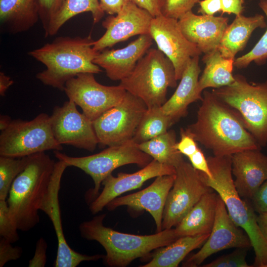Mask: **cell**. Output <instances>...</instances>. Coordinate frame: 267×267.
<instances>
[{
  "mask_svg": "<svg viewBox=\"0 0 267 267\" xmlns=\"http://www.w3.org/2000/svg\"><path fill=\"white\" fill-rule=\"evenodd\" d=\"M201 101L196 120L185 129L197 142L216 156L261 149L234 110L207 90Z\"/></svg>",
  "mask_w": 267,
  "mask_h": 267,
  "instance_id": "1",
  "label": "cell"
},
{
  "mask_svg": "<svg viewBox=\"0 0 267 267\" xmlns=\"http://www.w3.org/2000/svg\"><path fill=\"white\" fill-rule=\"evenodd\" d=\"M94 41L90 36L59 37L28 54L43 64L46 69L36 78L43 84L64 89L66 82L79 74H99L101 68L93 63L98 53L93 47Z\"/></svg>",
  "mask_w": 267,
  "mask_h": 267,
  "instance_id": "2",
  "label": "cell"
},
{
  "mask_svg": "<svg viewBox=\"0 0 267 267\" xmlns=\"http://www.w3.org/2000/svg\"><path fill=\"white\" fill-rule=\"evenodd\" d=\"M55 164L44 152L29 155L14 180L6 201L18 230L28 231L39 223V211L44 212L48 204Z\"/></svg>",
  "mask_w": 267,
  "mask_h": 267,
  "instance_id": "3",
  "label": "cell"
},
{
  "mask_svg": "<svg viewBox=\"0 0 267 267\" xmlns=\"http://www.w3.org/2000/svg\"><path fill=\"white\" fill-rule=\"evenodd\" d=\"M106 214L96 216L82 222L79 227L81 236L98 242L104 249L105 265L125 267L136 259L146 257L155 249L163 247L178 237L175 228L163 229L151 235H140L123 233L105 226Z\"/></svg>",
  "mask_w": 267,
  "mask_h": 267,
  "instance_id": "4",
  "label": "cell"
},
{
  "mask_svg": "<svg viewBox=\"0 0 267 267\" xmlns=\"http://www.w3.org/2000/svg\"><path fill=\"white\" fill-rule=\"evenodd\" d=\"M213 178L199 171L204 182L223 201L233 222L248 236L255 251L254 266L267 267V241L257 221L251 203L241 199L234 184L231 171V156H209L207 158Z\"/></svg>",
  "mask_w": 267,
  "mask_h": 267,
  "instance_id": "5",
  "label": "cell"
},
{
  "mask_svg": "<svg viewBox=\"0 0 267 267\" xmlns=\"http://www.w3.org/2000/svg\"><path fill=\"white\" fill-rule=\"evenodd\" d=\"M177 80L173 64L158 48H149L132 73L120 81L125 90L141 99L147 108L162 106L167 100L169 88Z\"/></svg>",
  "mask_w": 267,
  "mask_h": 267,
  "instance_id": "6",
  "label": "cell"
},
{
  "mask_svg": "<svg viewBox=\"0 0 267 267\" xmlns=\"http://www.w3.org/2000/svg\"><path fill=\"white\" fill-rule=\"evenodd\" d=\"M230 85L212 92L234 110L247 131L261 147L267 145V81L250 83L242 75H234Z\"/></svg>",
  "mask_w": 267,
  "mask_h": 267,
  "instance_id": "7",
  "label": "cell"
},
{
  "mask_svg": "<svg viewBox=\"0 0 267 267\" xmlns=\"http://www.w3.org/2000/svg\"><path fill=\"white\" fill-rule=\"evenodd\" d=\"M54 154L58 160L65 162L68 167L78 168L91 178L94 187L85 194L86 201L89 203L99 194L103 181L116 169L132 164L144 167L153 160L149 155L140 150L132 139L86 156L72 157L60 151H54Z\"/></svg>",
  "mask_w": 267,
  "mask_h": 267,
  "instance_id": "8",
  "label": "cell"
},
{
  "mask_svg": "<svg viewBox=\"0 0 267 267\" xmlns=\"http://www.w3.org/2000/svg\"><path fill=\"white\" fill-rule=\"evenodd\" d=\"M53 134L50 116L42 113L30 121L12 120L0 134V156L22 157L48 150L61 151Z\"/></svg>",
  "mask_w": 267,
  "mask_h": 267,
  "instance_id": "9",
  "label": "cell"
},
{
  "mask_svg": "<svg viewBox=\"0 0 267 267\" xmlns=\"http://www.w3.org/2000/svg\"><path fill=\"white\" fill-rule=\"evenodd\" d=\"M147 109L141 99L127 91L119 104L92 122L99 144L110 146L132 140Z\"/></svg>",
  "mask_w": 267,
  "mask_h": 267,
  "instance_id": "10",
  "label": "cell"
},
{
  "mask_svg": "<svg viewBox=\"0 0 267 267\" xmlns=\"http://www.w3.org/2000/svg\"><path fill=\"white\" fill-rule=\"evenodd\" d=\"M176 169L164 210L162 230L176 227L204 194L213 190L190 163L184 160Z\"/></svg>",
  "mask_w": 267,
  "mask_h": 267,
  "instance_id": "11",
  "label": "cell"
},
{
  "mask_svg": "<svg viewBox=\"0 0 267 267\" xmlns=\"http://www.w3.org/2000/svg\"><path fill=\"white\" fill-rule=\"evenodd\" d=\"M64 91L92 122L119 104L127 92L120 84L107 86L99 84L90 73L79 74L68 81Z\"/></svg>",
  "mask_w": 267,
  "mask_h": 267,
  "instance_id": "12",
  "label": "cell"
},
{
  "mask_svg": "<svg viewBox=\"0 0 267 267\" xmlns=\"http://www.w3.org/2000/svg\"><path fill=\"white\" fill-rule=\"evenodd\" d=\"M71 99L54 107L50 116L51 130L60 144L93 151L98 143L93 122L77 108Z\"/></svg>",
  "mask_w": 267,
  "mask_h": 267,
  "instance_id": "13",
  "label": "cell"
},
{
  "mask_svg": "<svg viewBox=\"0 0 267 267\" xmlns=\"http://www.w3.org/2000/svg\"><path fill=\"white\" fill-rule=\"evenodd\" d=\"M149 35L155 42L158 49L173 64L177 80L180 79L190 59L202 54L197 47L184 36L177 19L162 14L153 17Z\"/></svg>",
  "mask_w": 267,
  "mask_h": 267,
  "instance_id": "14",
  "label": "cell"
},
{
  "mask_svg": "<svg viewBox=\"0 0 267 267\" xmlns=\"http://www.w3.org/2000/svg\"><path fill=\"white\" fill-rule=\"evenodd\" d=\"M250 247L252 245L248 236L232 221L223 201L219 195L215 222L208 238L201 248L188 258L182 266L197 267L209 256L223 250L247 249Z\"/></svg>",
  "mask_w": 267,
  "mask_h": 267,
  "instance_id": "15",
  "label": "cell"
},
{
  "mask_svg": "<svg viewBox=\"0 0 267 267\" xmlns=\"http://www.w3.org/2000/svg\"><path fill=\"white\" fill-rule=\"evenodd\" d=\"M153 17L147 11L129 1L116 16H109L103 21L106 31L94 41V49L99 52L133 36L149 34Z\"/></svg>",
  "mask_w": 267,
  "mask_h": 267,
  "instance_id": "16",
  "label": "cell"
},
{
  "mask_svg": "<svg viewBox=\"0 0 267 267\" xmlns=\"http://www.w3.org/2000/svg\"><path fill=\"white\" fill-rule=\"evenodd\" d=\"M68 167L62 161L55 162L50 185L48 202L44 213L51 221L57 239V250L54 267H76L85 261H96L104 255H88L72 249L67 243L63 231L59 202V191L62 175Z\"/></svg>",
  "mask_w": 267,
  "mask_h": 267,
  "instance_id": "17",
  "label": "cell"
},
{
  "mask_svg": "<svg viewBox=\"0 0 267 267\" xmlns=\"http://www.w3.org/2000/svg\"><path fill=\"white\" fill-rule=\"evenodd\" d=\"M176 172L175 167L153 159L147 165L135 173H120L117 177L111 174L103 181L102 190L89 203V210L92 214H97L122 194L139 188L144 182L151 178L160 176L175 174Z\"/></svg>",
  "mask_w": 267,
  "mask_h": 267,
  "instance_id": "18",
  "label": "cell"
},
{
  "mask_svg": "<svg viewBox=\"0 0 267 267\" xmlns=\"http://www.w3.org/2000/svg\"><path fill=\"white\" fill-rule=\"evenodd\" d=\"M175 177L176 174L158 176L146 188L133 194L118 197L109 203L106 207L110 211L123 206H127L134 212L145 210L153 217L156 232H160L162 230L165 205Z\"/></svg>",
  "mask_w": 267,
  "mask_h": 267,
  "instance_id": "19",
  "label": "cell"
},
{
  "mask_svg": "<svg viewBox=\"0 0 267 267\" xmlns=\"http://www.w3.org/2000/svg\"><path fill=\"white\" fill-rule=\"evenodd\" d=\"M152 42L149 34L140 35L125 47L105 49L98 52L93 63L103 69L110 79L121 81L132 73L150 48Z\"/></svg>",
  "mask_w": 267,
  "mask_h": 267,
  "instance_id": "20",
  "label": "cell"
},
{
  "mask_svg": "<svg viewBox=\"0 0 267 267\" xmlns=\"http://www.w3.org/2000/svg\"><path fill=\"white\" fill-rule=\"evenodd\" d=\"M227 23V17L197 15L192 10L178 19L184 36L204 54L218 48Z\"/></svg>",
  "mask_w": 267,
  "mask_h": 267,
  "instance_id": "21",
  "label": "cell"
},
{
  "mask_svg": "<svg viewBox=\"0 0 267 267\" xmlns=\"http://www.w3.org/2000/svg\"><path fill=\"white\" fill-rule=\"evenodd\" d=\"M231 171L239 195L250 200L267 179V155L261 149H248L235 153L231 156Z\"/></svg>",
  "mask_w": 267,
  "mask_h": 267,
  "instance_id": "22",
  "label": "cell"
},
{
  "mask_svg": "<svg viewBox=\"0 0 267 267\" xmlns=\"http://www.w3.org/2000/svg\"><path fill=\"white\" fill-rule=\"evenodd\" d=\"M199 56L193 57L188 62L178 87L172 95L161 106L163 111L175 121L187 114L188 106L197 100H202V92L198 88L201 69Z\"/></svg>",
  "mask_w": 267,
  "mask_h": 267,
  "instance_id": "23",
  "label": "cell"
},
{
  "mask_svg": "<svg viewBox=\"0 0 267 267\" xmlns=\"http://www.w3.org/2000/svg\"><path fill=\"white\" fill-rule=\"evenodd\" d=\"M213 190L204 194L175 227L179 237L210 233L215 222L219 197Z\"/></svg>",
  "mask_w": 267,
  "mask_h": 267,
  "instance_id": "24",
  "label": "cell"
},
{
  "mask_svg": "<svg viewBox=\"0 0 267 267\" xmlns=\"http://www.w3.org/2000/svg\"><path fill=\"white\" fill-rule=\"evenodd\" d=\"M267 26L262 14L248 17L242 14L236 15L225 29L218 49L224 57L235 59L236 54L246 46L252 33L257 28Z\"/></svg>",
  "mask_w": 267,
  "mask_h": 267,
  "instance_id": "25",
  "label": "cell"
},
{
  "mask_svg": "<svg viewBox=\"0 0 267 267\" xmlns=\"http://www.w3.org/2000/svg\"><path fill=\"white\" fill-rule=\"evenodd\" d=\"M39 19L38 0H0V24L10 34L25 32Z\"/></svg>",
  "mask_w": 267,
  "mask_h": 267,
  "instance_id": "26",
  "label": "cell"
},
{
  "mask_svg": "<svg viewBox=\"0 0 267 267\" xmlns=\"http://www.w3.org/2000/svg\"><path fill=\"white\" fill-rule=\"evenodd\" d=\"M234 60L222 56L218 49L205 54L202 61L205 68L198 80L199 90L208 88L218 89L232 84L235 81L232 72Z\"/></svg>",
  "mask_w": 267,
  "mask_h": 267,
  "instance_id": "27",
  "label": "cell"
},
{
  "mask_svg": "<svg viewBox=\"0 0 267 267\" xmlns=\"http://www.w3.org/2000/svg\"><path fill=\"white\" fill-rule=\"evenodd\" d=\"M209 234L183 236L160 248L148 263L141 267H177L192 250L200 247Z\"/></svg>",
  "mask_w": 267,
  "mask_h": 267,
  "instance_id": "28",
  "label": "cell"
},
{
  "mask_svg": "<svg viewBox=\"0 0 267 267\" xmlns=\"http://www.w3.org/2000/svg\"><path fill=\"white\" fill-rule=\"evenodd\" d=\"M177 142L175 132L169 130L137 146L153 159L176 168L184 161L183 155L176 148Z\"/></svg>",
  "mask_w": 267,
  "mask_h": 267,
  "instance_id": "29",
  "label": "cell"
},
{
  "mask_svg": "<svg viewBox=\"0 0 267 267\" xmlns=\"http://www.w3.org/2000/svg\"><path fill=\"white\" fill-rule=\"evenodd\" d=\"M86 12L91 13L94 23L99 22L105 13L100 7L99 0H66L51 21L45 37L56 35L68 20Z\"/></svg>",
  "mask_w": 267,
  "mask_h": 267,
  "instance_id": "30",
  "label": "cell"
},
{
  "mask_svg": "<svg viewBox=\"0 0 267 267\" xmlns=\"http://www.w3.org/2000/svg\"><path fill=\"white\" fill-rule=\"evenodd\" d=\"M175 123L173 119L163 111L161 106L147 108L132 140L137 144L145 142L166 133Z\"/></svg>",
  "mask_w": 267,
  "mask_h": 267,
  "instance_id": "31",
  "label": "cell"
},
{
  "mask_svg": "<svg viewBox=\"0 0 267 267\" xmlns=\"http://www.w3.org/2000/svg\"><path fill=\"white\" fill-rule=\"evenodd\" d=\"M28 156L13 157L0 156V200H6L12 184L24 169Z\"/></svg>",
  "mask_w": 267,
  "mask_h": 267,
  "instance_id": "32",
  "label": "cell"
},
{
  "mask_svg": "<svg viewBox=\"0 0 267 267\" xmlns=\"http://www.w3.org/2000/svg\"><path fill=\"white\" fill-rule=\"evenodd\" d=\"M258 4L267 18V0H260ZM267 60V28L264 35L249 52L235 59L234 66L238 69H242L247 67L253 62L259 65H262L264 64Z\"/></svg>",
  "mask_w": 267,
  "mask_h": 267,
  "instance_id": "33",
  "label": "cell"
},
{
  "mask_svg": "<svg viewBox=\"0 0 267 267\" xmlns=\"http://www.w3.org/2000/svg\"><path fill=\"white\" fill-rule=\"evenodd\" d=\"M18 227L11 217L6 200H0V236L12 243L19 240Z\"/></svg>",
  "mask_w": 267,
  "mask_h": 267,
  "instance_id": "34",
  "label": "cell"
},
{
  "mask_svg": "<svg viewBox=\"0 0 267 267\" xmlns=\"http://www.w3.org/2000/svg\"><path fill=\"white\" fill-rule=\"evenodd\" d=\"M247 248H238L230 254L222 256L204 267H250L246 261Z\"/></svg>",
  "mask_w": 267,
  "mask_h": 267,
  "instance_id": "35",
  "label": "cell"
},
{
  "mask_svg": "<svg viewBox=\"0 0 267 267\" xmlns=\"http://www.w3.org/2000/svg\"><path fill=\"white\" fill-rule=\"evenodd\" d=\"M201 0H165L162 14L179 19L187 12L192 10L194 5Z\"/></svg>",
  "mask_w": 267,
  "mask_h": 267,
  "instance_id": "36",
  "label": "cell"
},
{
  "mask_svg": "<svg viewBox=\"0 0 267 267\" xmlns=\"http://www.w3.org/2000/svg\"><path fill=\"white\" fill-rule=\"evenodd\" d=\"M66 0H38L40 20L45 34L51 21L64 5Z\"/></svg>",
  "mask_w": 267,
  "mask_h": 267,
  "instance_id": "37",
  "label": "cell"
},
{
  "mask_svg": "<svg viewBox=\"0 0 267 267\" xmlns=\"http://www.w3.org/2000/svg\"><path fill=\"white\" fill-rule=\"evenodd\" d=\"M12 244L4 238L0 237V267H3L9 261L17 260L22 256V248L13 246Z\"/></svg>",
  "mask_w": 267,
  "mask_h": 267,
  "instance_id": "38",
  "label": "cell"
},
{
  "mask_svg": "<svg viewBox=\"0 0 267 267\" xmlns=\"http://www.w3.org/2000/svg\"><path fill=\"white\" fill-rule=\"evenodd\" d=\"M180 139L176 143L177 149L187 157L194 154L198 149L197 141L186 130L181 128L180 130Z\"/></svg>",
  "mask_w": 267,
  "mask_h": 267,
  "instance_id": "39",
  "label": "cell"
},
{
  "mask_svg": "<svg viewBox=\"0 0 267 267\" xmlns=\"http://www.w3.org/2000/svg\"><path fill=\"white\" fill-rule=\"evenodd\" d=\"M250 200L256 212L259 214L267 213V179L257 189Z\"/></svg>",
  "mask_w": 267,
  "mask_h": 267,
  "instance_id": "40",
  "label": "cell"
},
{
  "mask_svg": "<svg viewBox=\"0 0 267 267\" xmlns=\"http://www.w3.org/2000/svg\"><path fill=\"white\" fill-rule=\"evenodd\" d=\"M47 244L45 240L40 238L37 242L33 257L29 261V267H44L46 263Z\"/></svg>",
  "mask_w": 267,
  "mask_h": 267,
  "instance_id": "41",
  "label": "cell"
},
{
  "mask_svg": "<svg viewBox=\"0 0 267 267\" xmlns=\"http://www.w3.org/2000/svg\"><path fill=\"white\" fill-rule=\"evenodd\" d=\"M188 158L195 169L204 173L209 178H213L207 159L200 148H198L194 154Z\"/></svg>",
  "mask_w": 267,
  "mask_h": 267,
  "instance_id": "42",
  "label": "cell"
},
{
  "mask_svg": "<svg viewBox=\"0 0 267 267\" xmlns=\"http://www.w3.org/2000/svg\"><path fill=\"white\" fill-rule=\"evenodd\" d=\"M138 7L147 11L153 17L162 14L165 0H131Z\"/></svg>",
  "mask_w": 267,
  "mask_h": 267,
  "instance_id": "43",
  "label": "cell"
},
{
  "mask_svg": "<svg viewBox=\"0 0 267 267\" xmlns=\"http://www.w3.org/2000/svg\"><path fill=\"white\" fill-rule=\"evenodd\" d=\"M131 0H99L104 13L111 15L117 14Z\"/></svg>",
  "mask_w": 267,
  "mask_h": 267,
  "instance_id": "44",
  "label": "cell"
},
{
  "mask_svg": "<svg viewBox=\"0 0 267 267\" xmlns=\"http://www.w3.org/2000/svg\"><path fill=\"white\" fill-rule=\"evenodd\" d=\"M199 4L198 12L202 15L213 16L222 11L221 0H201Z\"/></svg>",
  "mask_w": 267,
  "mask_h": 267,
  "instance_id": "45",
  "label": "cell"
},
{
  "mask_svg": "<svg viewBox=\"0 0 267 267\" xmlns=\"http://www.w3.org/2000/svg\"><path fill=\"white\" fill-rule=\"evenodd\" d=\"M222 13L242 14L244 11V0H221Z\"/></svg>",
  "mask_w": 267,
  "mask_h": 267,
  "instance_id": "46",
  "label": "cell"
},
{
  "mask_svg": "<svg viewBox=\"0 0 267 267\" xmlns=\"http://www.w3.org/2000/svg\"><path fill=\"white\" fill-rule=\"evenodd\" d=\"M13 81L10 77L6 75L3 72H0V95H5V92L9 87L13 84Z\"/></svg>",
  "mask_w": 267,
  "mask_h": 267,
  "instance_id": "47",
  "label": "cell"
},
{
  "mask_svg": "<svg viewBox=\"0 0 267 267\" xmlns=\"http://www.w3.org/2000/svg\"><path fill=\"white\" fill-rule=\"evenodd\" d=\"M257 221L260 230L267 241V213L259 214Z\"/></svg>",
  "mask_w": 267,
  "mask_h": 267,
  "instance_id": "48",
  "label": "cell"
},
{
  "mask_svg": "<svg viewBox=\"0 0 267 267\" xmlns=\"http://www.w3.org/2000/svg\"><path fill=\"white\" fill-rule=\"evenodd\" d=\"M12 120L8 115H1L0 116V130H5L10 124Z\"/></svg>",
  "mask_w": 267,
  "mask_h": 267,
  "instance_id": "49",
  "label": "cell"
}]
</instances>
